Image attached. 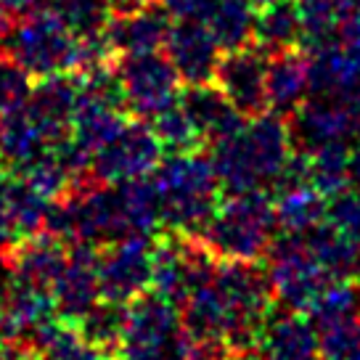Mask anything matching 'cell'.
<instances>
[{
  "instance_id": "1",
  "label": "cell",
  "mask_w": 360,
  "mask_h": 360,
  "mask_svg": "<svg viewBox=\"0 0 360 360\" xmlns=\"http://www.w3.org/2000/svg\"><path fill=\"white\" fill-rule=\"evenodd\" d=\"M294 148L286 117L262 112L249 117L233 138L214 143L210 157L225 193L270 191Z\"/></svg>"
},
{
  "instance_id": "2",
  "label": "cell",
  "mask_w": 360,
  "mask_h": 360,
  "mask_svg": "<svg viewBox=\"0 0 360 360\" xmlns=\"http://www.w3.org/2000/svg\"><path fill=\"white\" fill-rule=\"evenodd\" d=\"M151 180L162 204V223L183 236H199L220 204V180L212 157L199 151H169Z\"/></svg>"
},
{
  "instance_id": "3",
  "label": "cell",
  "mask_w": 360,
  "mask_h": 360,
  "mask_svg": "<svg viewBox=\"0 0 360 360\" xmlns=\"http://www.w3.org/2000/svg\"><path fill=\"white\" fill-rule=\"evenodd\" d=\"M276 231L278 220L273 196L268 191H247L228 193L196 238L217 259L259 262L268 255Z\"/></svg>"
},
{
  "instance_id": "4",
  "label": "cell",
  "mask_w": 360,
  "mask_h": 360,
  "mask_svg": "<svg viewBox=\"0 0 360 360\" xmlns=\"http://www.w3.org/2000/svg\"><path fill=\"white\" fill-rule=\"evenodd\" d=\"M77 45V34L45 6L24 13L13 24L6 53L16 58L32 77H48V75L75 72Z\"/></svg>"
},
{
  "instance_id": "5",
  "label": "cell",
  "mask_w": 360,
  "mask_h": 360,
  "mask_svg": "<svg viewBox=\"0 0 360 360\" xmlns=\"http://www.w3.org/2000/svg\"><path fill=\"white\" fill-rule=\"evenodd\" d=\"M265 257H268L265 273H268L270 289H273L276 304H281L283 310L307 313L310 304L318 300V294L331 281H337L315 259L313 249L304 241V233H283L273 238Z\"/></svg>"
},
{
  "instance_id": "6",
  "label": "cell",
  "mask_w": 360,
  "mask_h": 360,
  "mask_svg": "<svg viewBox=\"0 0 360 360\" xmlns=\"http://www.w3.org/2000/svg\"><path fill=\"white\" fill-rule=\"evenodd\" d=\"M117 79L124 96V106L135 114L151 120L154 114L165 112L167 106L178 103L180 98V77L167 53L159 51L151 53H127L117 61Z\"/></svg>"
},
{
  "instance_id": "7",
  "label": "cell",
  "mask_w": 360,
  "mask_h": 360,
  "mask_svg": "<svg viewBox=\"0 0 360 360\" xmlns=\"http://www.w3.org/2000/svg\"><path fill=\"white\" fill-rule=\"evenodd\" d=\"M162 141L146 122H127L114 141L93 151L90 172L98 183L146 178L162 162Z\"/></svg>"
},
{
  "instance_id": "8",
  "label": "cell",
  "mask_w": 360,
  "mask_h": 360,
  "mask_svg": "<svg viewBox=\"0 0 360 360\" xmlns=\"http://www.w3.org/2000/svg\"><path fill=\"white\" fill-rule=\"evenodd\" d=\"M294 146L313 154L328 143H347L360 135V101L313 96L292 114Z\"/></svg>"
},
{
  "instance_id": "9",
  "label": "cell",
  "mask_w": 360,
  "mask_h": 360,
  "mask_svg": "<svg viewBox=\"0 0 360 360\" xmlns=\"http://www.w3.org/2000/svg\"><path fill=\"white\" fill-rule=\"evenodd\" d=\"M154 278V241L151 236H130L101 247L98 283L101 297L127 304L143 294Z\"/></svg>"
},
{
  "instance_id": "10",
  "label": "cell",
  "mask_w": 360,
  "mask_h": 360,
  "mask_svg": "<svg viewBox=\"0 0 360 360\" xmlns=\"http://www.w3.org/2000/svg\"><path fill=\"white\" fill-rule=\"evenodd\" d=\"M56 304L48 289L13 278L0 289V342H8L30 352L34 337L53 323Z\"/></svg>"
},
{
  "instance_id": "11",
  "label": "cell",
  "mask_w": 360,
  "mask_h": 360,
  "mask_svg": "<svg viewBox=\"0 0 360 360\" xmlns=\"http://www.w3.org/2000/svg\"><path fill=\"white\" fill-rule=\"evenodd\" d=\"M98 259H101V247L69 244L67 268L61 270V276L51 289L56 315L64 323H79L103 300L98 283Z\"/></svg>"
},
{
  "instance_id": "12",
  "label": "cell",
  "mask_w": 360,
  "mask_h": 360,
  "mask_svg": "<svg viewBox=\"0 0 360 360\" xmlns=\"http://www.w3.org/2000/svg\"><path fill=\"white\" fill-rule=\"evenodd\" d=\"M165 53L172 61L183 85H204V82H214V72L223 58V48L204 22L178 19L169 27Z\"/></svg>"
},
{
  "instance_id": "13",
  "label": "cell",
  "mask_w": 360,
  "mask_h": 360,
  "mask_svg": "<svg viewBox=\"0 0 360 360\" xmlns=\"http://www.w3.org/2000/svg\"><path fill=\"white\" fill-rule=\"evenodd\" d=\"M265 69H268V53L247 45L236 51H223V58L214 72V85L223 90L247 120L268 109Z\"/></svg>"
},
{
  "instance_id": "14",
  "label": "cell",
  "mask_w": 360,
  "mask_h": 360,
  "mask_svg": "<svg viewBox=\"0 0 360 360\" xmlns=\"http://www.w3.org/2000/svg\"><path fill=\"white\" fill-rule=\"evenodd\" d=\"M183 337L180 307L157 292H143L127 302V323L120 345L169 347Z\"/></svg>"
},
{
  "instance_id": "15",
  "label": "cell",
  "mask_w": 360,
  "mask_h": 360,
  "mask_svg": "<svg viewBox=\"0 0 360 360\" xmlns=\"http://www.w3.org/2000/svg\"><path fill=\"white\" fill-rule=\"evenodd\" d=\"M172 27V16L162 3H143L141 8L124 13H112L106 24V40L114 53H151L165 48V40Z\"/></svg>"
},
{
  "instance_id": "16",
  "label": "cell",
  "mask_w": 360,
  "mask_h": 360,
  "mask_svg": "<svg viewBox=\"0 0 360 360\" xmlns=\"http://www.w3.org/2000/svg\"><path fill=\"white\" fill-rule=\"evenodd\" d=\"M69 247L67 241L51 236V233H34V236L16 238L8 252H6V262L11 270L13 278L24 283H32L40 289H53L61 270L67 268Z\"/></svg>"
},
{
  "instance_id": "17",
  "label": "cell",
  "mask_w": 360,
  "mask_h": 360,
  "mask_svg": "<svg viewBox=\"0 0 360 360\" xmlns=\"http://www.w3.org/2000/svg\"><path fill=\"white\" fill-rule=\"evenodd\" d=\"M180 106L188 112L204 143H220L228 141L247 124V117L231 103V98L214 82L204 85H183L180 90Z\"/></svg>"
},
{
  "instance_id": "18",
  "label": "cell",
  "mask_w": 360,
  "mask_h": 360,
  "mask_svg": "<svg viewBox=\"0 0 360 360\" xmlns=\"http://www.w3.org/2000/svg\"><path fill=\"white\" fill-rule=\"evenodd\" d=\"M77 98V77L69 75V72H61V75L40 77V82L32 88V96H30L24 109L32 114V120L43 127L48 141L56 146V143H61L64 138L72 135V114H75Z\"/></svg>"
},
{
  "instance_id": "19",
  "label": "cell",
  "mask_w": 360,
  "mask_h": 360,
  "mask_svg": "<svg viewBox=\"0 0 360 360\" xmlns=\"http://www.w3.org/2000/svg\"><path fill=\"white\" fill-rule=\"evenodd\" d=\"M268 109L281 117H292L310 98V56L302 48L270 53L265 69Z\"/></svg>"
},
{
  "instance_id": "20",
  "label": "cell",
  "mask_w": 360,
  "mask_h": 360,
  "mask_svg": "<svg viewBox=\"0 0 360 360\" xmlns=\"http://www.w3.org/2000/svg\"><path fill=\"white\" fill-rule=\"evenodd\" d=\"M310 93L360 101V45L334 43L310 53Z\"/></svg>"
},
{
  "instance_id": "21",
  "label": "cell",
  "mask_w": 360,
  "mask_h": 360,
  "mask_svg": "<svg viewBox=\"0 0 360 360\" xmlns=\"http://www.w3.org/2000/svg\"><path fill=\"white\" fill-rule=\"evenodd\" d=\"M318 328L294 310L273 315L257 342V360H318Z\"/></svg>"
},
{
  "instance_id": "22",
  "label": "cell",
  "mask_w": 360,
  "mask_h": 360,
  "mask_svg": "<svg viewBox=\"0 0 360 360\" xmlns=\"http://www.w3.org/2000/svg\"><path fill=\"white\" fill-rule=\"evenodd\" d=\"M30 355L37 360H117L114 352L93 345L75 323H64L61 318L34 337Z\"/></svg>"
},
{
  "instance_id": "23",
  "label": "cell",
  "mask_w": 360,
  "mask_h": 360,
  "mask_svg": "<svg viewBox=\"0 0 360 360\" xmlns=\"http://www.w3.org/2000/svg\"><path fill=\"white\" fill-rule=\"evenodd\" d=\"M315 259L331 273V278H360V241L345 236L323 220L304 233Z\"/></svg>"
},
{
  "instance_id": "24",
  "label": "cell",
  "mask_w": 360,
  "mask_h": 360,
  "mask_svg": "<svg viewBox=\"0 0 360 360\" xmlns=\"http://www.w3.org/2000/svg\"><path fill=\"white\" fill-rule=\"evenodd\" d=\"M53 146L27 109L3 117V167L22 172L30 162L43 157Z\"/></svg>"
},
{
  "instance_id": "25",
  "label": "cell",
  "mask_w": 360,
  "mask_h": 360,
  "mask_svg": "<svg viewBox=\"0 0 360 360\" xmlns=\"http://www.w3.org/2000/svg\"><path fill=\"white\" fill-rule=\"evenodd\" d=\"M255 45L268 56L300 45L297 0H273L259 6L257 19H255Z\"/></svg>"
},
{
  "instance_id": "26",
  "label": "cell",
  "mask_w": 360,
  "mask_h": 360,
  "mask_svg": "<svg viewBox=\"0 0 360 360\" xmlns=\"http://www.w3.org/2000/svg\"><path fill=\"white\" fill-rule=\"evenodd\" d=\"M255 3L252 0H214L204 24L212 30L223 51L247 48L255 40Z\"/></svg>"
},
{
  "instance_id": "27",
  "label": "cell",
  "mask_w": 360,
  "mask_h": 360,
  "mask_svg": "<svg viewBox=\"0 0 360 360\" xmlns=\"http://www.w3.org/2000/svg\"><path fill=\"white\" fill-rule=\"evenodd\" d=\"M273 207H276V220L283 233H307L326 217V196L315 186L276 193Z\"/></svg>"
},
{
  "instance_id": "28",
  "label": "cell",
  "mask_w": 360,
  "mask_h": 360,
  "mask_svg": "<svg viewBox=\"0 0 360 360\" xmlns=\"http://www.w3.org/2000/svg\"><path fill=\"white\" fill-rule=\"evenodd\" d=\"M51 202L53 199H45L43 193H37L27 180L16 175L11 191H8L6 202L0 207V212L6 214V220H8L16 238L34 236V233L45 231V217H48Z\"/></svg>"
},
{
  "instance_id": "29",
  "label": "cell",
  "mask_w": 360,
  "mask_h": 360,
  "mask_svg": "<svg viewBox=\"0 0 360 360\" xmlns=\"http://www.w3.org/2000/svg\"><path fill=\"white\" fill-rule=\"evenodd\" d=\"M300 8V48L318 53L339 43V3L337 0H297Z\"/></svg>"
},
{
  "instance_id": "30",
  "label": "cell",
  "mask_w": 360,
  "mask_h": 360,
  "mask_svg": "<svg viewBox=\"0 0 360 360\" xmlns=\"http://www.w3.org/2000/svg\"><path fill=\"white\" fill-rule=\"evenodd\" d=\"M355 315H360V283H355V278L331 281L307 310V318L318 331Z\"/></svg>"
},
{
  "instance_id": "31",
  "label": "cell",
  "mask_w": 360,
  "mask_h": 360,
  "mask_svg": "<svg viewBox=\"0 0 360 360\" xmlns=\"http://www.w3.org/2000/svg\"><path fill=\"white\" fill-rule=\"evenodd\" d=\"M310 180L323 196L349 188V148L347 143H328L310 154Z\"/></svg>"
},
{
  "instance_id": "32",
  "label": "cell",
  "mask_w": 360,
  "mask_h": 360,
  "mask_svg": "<svg viewBox=\"0 0 360 360\" xmlns=\"http://www.w3.org/2000/svg\"><path fill=\"white\" fill-rule=\"evenodd\" d=\"M124 323H127V304L112 302V300H101L90 310L79 323L75 326L82 331V337H88L93 345L117 352L120 342L124 334Z\"/></svg>"
},
{
  "instance_id": "33",
  "label": "cell",
  "mask_w": 360,
  "mask_h": 360,
  "mask_svg": "<svg viewBox=\"0 0 360 360\" xmlns=\"http://www.w3.org/2000/svg\"><path fill=\"white\" fill-rule=\"evenodd\" d=\"M45 3L77 37L101 34L112 13L106 0H45Z\"/></svg>"
},
{
  "instance_id": "34",
  "label": "cell",
  "mask_w": 360,
  "mask_h": 360,
  "mask_svg": "<svg viewBox=\"0 0 360 360\" xmlns=\"http://www.w3.org/2000/svg\"><path fill=\"white\" fill-rule=\"evenodd\" d=\"M151 127L167 151H199V146L204 143V138L199 135L188 112L180 106V101L167 106L165 112L154 114Z\"/></svg>"
},
{
  "instance_id": "35",
  "label": "cell",
  "mask_w": 360,
  "mask_h": 360,
  "mask_svg": "<svg viewBox=\"0 0 360 360\" xmlns=\"http://www.w3.org/2000/svg\"><path fill=\"white\" fill-rule=\"evenodd\" d=\"M22 180H27L37 193H43L45 199H61L67 196L69 188L75 186V180L69 175V169L64 167L61 157L56 154V148L51 146L43 157H37L30 162L22 172H16Z\"/></svg>"
},
{
  "instance_id": "36",
  "label": "cell",
  "mask_w": 360,
  "mask_h": 360,
  "mask_svg": "<svg viewBox=\"0 0 360 360\" xmlns=\"http://www.w3.org/2000/svg\"><path fill=\"white\" fill-rule=\"evenodd\" d=\"M32 75L13 56H0V117L24 109L32 96Z\"/></svg>"
},
{
  "instance_id": "37",
  "label": "cell",
  "mask_w": 360,
  "mask_h": 360,
  "mask_svg": "<svg viewBox=\"0 0 360 360\" xmlns=\"http://www.w3.org/2000/svg\"><path fill=\"white\" fill-rule=\"evenodd\" d=\"M321 360H360V315L318 331Z\"/></svg>"
},
{
  "instance_id": "38",
  "label": "cell",
  "mask_w": 360,
  "mask_h": 360,
  "mask_svg": "<svg viewBox=\"0 0 360 360\" xmlns=\"http://www.w3.org/2000/svg\"><path fill=\"white\" fill-rule=\"evenodd\" d=\"M331 228L342 231L345 236L358 238L360 241V193L352 188L334 193L326 199V217H323Z\"/></svg>"
},
{
  "instance_id": "39",
  "label": "cell",
  "mask_w": 360,
  "mask_h": 360,
  "mask_svg": "<svg viewBox=\"0 0 360 360\" xmlns=\"http://www.w3.org/2000/svg\"><path fill=\"white\" fill-rule=\"evenodd\" d=\"M186 360H238L223 337H193L186 331Z\"/></svg>"
},
{
  "instance_id": "40",
  "label": "cell",
  "mask_w": 360,
  "mask_h": 360,
  "mask_svg": "<svg viewBox=\"0 0 360 360\" xmlns=\"http://www.w3.org/2000/svg\"><path fill=\"white\" fill-rule=\"evenodd\" d=\"M172 19H196L204 22L212 11L214 0H159Z\"/></svg>"
},
{
  "instance_id": "41",
  "label": "cell",
  "mask_w": 360,
  "mask_h": 360,
  "mask_svg": "<svg viewBox=\"0 0 360 360\" xmlns=\"http://www.w3.org/2000/svg\"><path fill=\"white\" fill-rule=\"evenodd\" d=\"M349 186L360 193V135L352 141V148H349Z\"/></svg>"
},
{
  "instance_id": "42",
  "label": "cell",
  "mask_w": 360,
  "mask_h": 360,
  "mask_svg": "<svg viewBox=\"0 0 360 360\" xmlns=\"http://www.w3.org/2000/svg\"><path fill=\"white\" fill-rule=\"evenodd\" d=\"M45 0H0V6L8 13H16V16H24V13L40 8Z\"/></svg>"
},
{
  "instance_id": "43",
  "label": "cell",
  "mask_w": 360,
  "mask_h": 360,
  "mask_svg": "<svg viewBox=\"0 0 360 360\" xmlns=\"http://www.w3.org/2000/svg\"><path fill=\"white\" fill-rule=\"evenodd\" d=\"M0 360H37V358H32L27 349L16 347V345L0 342Z\"/></svg>"
},
{
  "instance_id": "44",
  "label": "cell",
  "mask_w": 360,
  "mask_h": 360,
  "mask_svg": "<svg viewBox=\"0 0 360 360\" xmlns=\"http://www.w3.org/2000/svg\"><path fill=\"white\" fill-rule=\"evenodd\" d=\"M13 241H16V236H13L11 225H8V220H6V214L0 212V255H6Z\"/></svg>"
},
{
  "instance_id": "45",
  "label": "cell",
  "mask_w": 360,
  "mask_h": 360,
  "mask_svg": "<svg viewBox=\"0 0 360 360\" xmlns=\"http://www.w3.org/2000/svg\"><path fill=\"white\" fill-rule=\"evenodd\" d=\"M8 16H11V13L0 6V51H3V48H6V43H8V34H11V27H13Z\"/></svg>"
},
{
  "instance_id": "46",
  "label": "cell",
  "mask_w": 360,
  "mask_h": 360,
  "mask_svg": "<svg viewBox=\"0 0 360 360\" xmlns=\"http://www.w3.org/2000/svg\"><path fill=\"white\" fill-rule=\"evenodd\" d=\"M0 165H3V117H0Z\"/></svg>"
}]
</instances>
